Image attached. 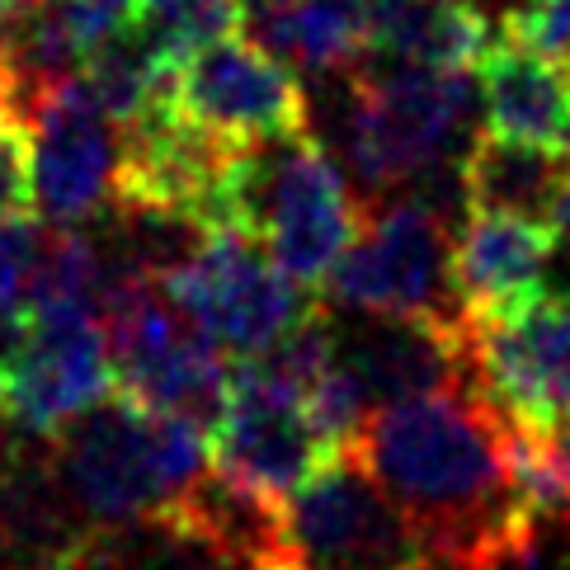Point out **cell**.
<instances>
[{
    "mask_svg": "<svg viewBox=\"0 0 570 570\" xmlns=\"http://www.w3.org/2000/svg\"><path fill=\"white\" fill-rule=\"evenodd\" d=\"M246 19V0H147L128 33L156 57L160 71H179L194 52L232 38Z\"/></svg>",
    "mask_w": 570,
    "mask_h": 570,
    "instance_id": "obj_19",
    "label": "cell"
},
{
    "mask_svg": "<svg viewBox=\"0 0 570 570\" xmlns=\"http://www.w3.org/2000/svg\"><path fill=\"white\" fill-rule=\"evenodd\" d=\"M33 208V137L19 124H0V222Z\"/></svg>",
    "mask_w": 570,
    "mask_h": 570,
    "instance_id": "obj_21",
    "label": "cell"
},
{
    "mask_svg": "<svg viewBox=\"0 0 570 570\" xmlns=\"http://www.w3.org/2000/svg\"><path fill=\"white\" fill-rule=\"evenodd\" d=\"M240 29L307 76H350L373 52L363 0H246Z\"/></svg>",
    "mask_w": 570,
    "mask_h": 570,
    "instance_id": "obj_17",
    "label": "cell"
},
{
    "mask_svg": "<svg viewBox=\"0 0 570 570\" xmlns=\"http://www.w3.org/2000/svg\"><path fill=\"white\" fill-rule=\"evenodd\" d=\"M213 472L269 504H283L302 481H312L335 448L321 439L307 405L236 373L232 401L213 424Z\"/></svg>",
    "mask_w": 570,
    "mask_h": 570,
    "instance_id": "obj_11",
    "label": "cell"
},
{
    "mask_svg": "<svg viewBox=\"0 0 570 570\" xmlns=\"http://www.w3.org/2000/svg\"><path fill=\"white\" fill-rule=\"evenodd\" d=\"M160 288L232 363L274 350L283 335L321 312L316 297H307V288L283 274L259 240L240 232H208L185 264L160 278Z\"/></svg>",
    "mask_w": 570,
    "mask_h": 570,
    "instance_id": "obj_6",
    "label": "cell"
},
{
    "mask_svg": "<svg viewBox=\"0 0 570 570\" xmlns=\"http://www.w3.org/2000/svg\"><path fill=\"white\" fill-rule=\"evenodd\" d=\"M458 185L466 198V213H495V217L542 222L547 227L561 189L570 185V156L476 132L462 147Z\"/></svg>",
    "mask_w": 570,
    "mask_h": 570,
    "instance_id": "obj_18",
    "label": "cell"
},
{
    "mask_svg": "<svg viewBox=\"0 0 570 570\" xmlns=\"http://www.w3.org/2000/svg\"><path fill=\"white\" fill-rule=\"evenodd\" d=\"M368 208L350 175L312 132L240 147L222 194V227L259 240L269 259L302 288H325L335 264L358 240Z\"/></svg>",
    "mask_w": 570,
    "mask_h": 570,
    "instance_id": "obj_2",
    "label": "cell"
},
{
    "mask_svg": "<svg viewBox=\"0 0 570 570\" xmlns=\"http://www.w3.org/2000/svg\"><path fill=\"white\" fill-rule=\"evenodd\" d=\"M114 392L118 377L99 316H43L24 368L14 377L6 415L24 434L57 439L67 424L90 415Z\"/></svg>",
    "mask_w": 570,
    "mask_h": 570,
    "instance_id": "obj_12",
    "label": "cell"
},
{
    "mask_svg": "<svg viewBox=\"0 0 570 570\" xmlns=\"http://www.w3.org/2000/svg\"><path fill=\"white\" fill-rule=\"evenodd\" d=\"M33 331H38L33 312L19 297L0 293V415H6V401L14 392V377H19V368H24V358L33 350Z\"/></svg>",
    "mask_w": 570,
    "mask_h": 570,
    "instance_id": "obj_22",
    "label": "cell"
},
{
    "mask_svg": "<svg viewBox=\"0 0 570 570\" xmlns=\"http://www.w3.org/2000/svg\"><path fill=\"white\" fill-rule=\"evenodd\" d=\"M552 269V232L542 222L466 213L453 240L458 293L472 316H504L547 297Z\"/></svg>",
    "mask_w": 570,
    "mask_h": 570,
    "instance_id": "obj_14",
    "label": "cell"
},
{
    "mask_svg": "<svg viewBox=\"0 0 570 570\" xmlns=\"http://www.w3.org/2000/svg\"><path fill=\"white\" fill-rule=\"evenodd\" d=\"M476 90L481 132L570 156V67L547 62L500 33L476 67Z\"/></svg>",
    "mask_w": 570,
    "mask_h": 570,
    "instance_id": "obj_15",
    "label": "cell"
},
{
    "mask_svg": "<svg viewBox=\"0 0 570 570\" xmlns=\"http://www.w3.org/2000/svg\"><path fill=\"white\" fill-rule=\"evenodd\" d=\"M344 453L411 519L430 570H547V528L514 481L509 424L472 392L373 411Z\"/></svg>",
    "mask_w": 570,
    "mask_h": 570,
    "instance_id": "obj_1",
    "label": "cell"
},
{
    "mask_svg": "<svg viewBox=\"0 0 570 570\" xmlns=\"http://www.w3.org/2000/svg\"><path fill=\"white\" fill-rule=\"evenodd\" d=\"M504 38L557 67H570V0H519V6H509Z\"/></svg>",
    "mask_w": 570,
    "mask_h": 570,
    "instance_id": "obj_20",
    "label": "cell"
},
{
    "mask_svg": "<svg viewBox=\"0 0 570 570\" xmlns=\"http://www.w3.org/2000/svg\"><path fill=\"white\" fill-rule=\"evenodd\" d=\"M33 137V213L57 232H86L114 208L124 137L90 99L86 80H67L29 118Z\"/></svg>",
    "mask_w": 570,
    "mask_h": 570,
    "instance_id": "obj_10",
    "label": "cell"
},
{
    "mask_svg": "<svg viewBox=\"0 0 570 570\" xmlns=\"http://www.w3.org/2000/svg\"><path fill=\"white\" fill-rule=\"evenodd\" d=\"M57 476L95 523H156L213 472L208 430L141 411L128 396L99 401L52 439Z\"/></svg>",
    "mask_w": 570,
    "mask_h": 570,
    "instance_id": "obj_3",
    "label": "cell"
},
{
    "mask_svg": "<svg viewBox=\"0 0 570 570\" xmlns=\"http://www.w3.org/2000/svg\"><path fill=\"white\" fill-rule=\"evenodd\" d=\"M368 48L392 67L466 71L495 48V29L476 0H363Z\"/></svg>",
    "mask_w": 570,
    "mask_h": 570,
    "instance_id": "obj_16",
    "label": "cell"
},
{
    "mask_svg": "<svg viewBox=\"0 0 570 570\" xmlns=\"http://www.w3.org/2000/svg\"><path fill=\"white\" fill-rule=\"evenodd\" d=\"M170 99L194 128L232 141V147L283 141L307 132L312 124V99L297 71L236 33L194 52L175 71Z\"/></svg>",
    "mask_w": 570,
    "mask_h": 570,
    "instance_id": "obj_9",
    "label": "cell"
},
{
    "mask_svg": "<svg viewBox=\"0 0 570 570\" xmlns=\"http://www.w3.org/2000/svg\"><path fill=\"white\" fill-rule=\"evenodd\" d=\"M547 232H552V269H547V297H570V185L561 189L552 217H547Z\"/></svg>",
    "mask_w": 570,
    "mask_h": 570,
    "instance_id": "obj_23",
    "label": "cell"
},
{
    "mask_svg": "<svg viewBox=\"0 0 570 570\" xmlns=\"http://www.w3.org/2000/svg\"><path fill=\"white\" fill-rule=\"evenodd\" d=\"M472 76L466 71H350L344 105V160L373 198L434 175L472 124Z\"/></svg>",
    "mask_w": 570,
    "mask_h": 570,
    "instance_id": "obj_5",
    "label": "cell"
},
{
    "mask_svg": "<svg viewBox=\"0 0 570 570\" xmlns=\"http://www.w3.org/2000/svg\"><path fill=\"white\" fill-rule=\"evenodd\" d=\"M453 240L439 203L405 194L368 213L358 240L325 278V297L363 321H420L466 331V302L453 274Z\"/></svg>",
    "mask_w": 570,
    "mask_h": 570,
    "instance_id": "obj_4",
    "label": "cell"
},
{
    "mask_svg": "<svg viewBox=\"0 0 570 570\" xmlns=\"http://www.w3.org/2000/svg\"><path fill=\"white\" fill-rule=\"evenodd\" d=\"M14 76H10V62L6 52H0V124H14Z\"/></svg>",
    "mask_w": 570,
    "mask_h": 570,
    "instance_id": "obj_25",
    "label": "cell"
},
{
    "mask_svg": "<svg viewBox=\"0 0 570 570\" xmlns=\"http://www.w3.org/2000/svg\"><path fill=\"white\" fill-rule=\"evenodd\" d=\"M466 392L514 430L570 420V297L466 321Z\"/></svg>",
    "mask_w": 570,
    "mask_h": 570,
    "instance_id": "obj_8",
    "label": "cell"
},
{
    "mask_svg": "<svg viewBox=\"0 0 570 570\" xmlns=\"http://www.w3.org/2000/svg\"><path fill=\"white\" fill-rule=\"evenodd\" d=\"M283 542L297 570H430L411 519L350 453L283 500Z\"/></svg>",
    "mask_w": 570,
    "mask_h": 570,
    "instance_id": "obj_7",
    "label": "cell"
},
{
    "mask_svg": "<svg viewBox=\"0 0 570 570\" xmlns=\"http://www.w3.org/2000/svg\"><path fill=\"white\" fill-rule=\"evenodd\" d=\"M466 331H439L420 321H363L340 340V358L350 363L368 415L386 405L466 392Z\"/></svg>",
    "mask_w": 570,
    "mask_h": 570,
    "instance_id": "obj_13",
    "label": "cell"
},
{
    "mask_svg": "<svg viewBox=\"0 0 570 570\" xmlns=\"http://www.w3.org/2000/svg\"><path fill=\"white\" fill-rule=\"evenodd\" d=\"M38 10V0H0V52L10 48V38L24 29V19Z\"/></svg>",
    "mask_w": 570,
    "mask_h": 570,
    "instance_id": "obj_24",
    "label": "cell"
},
{
    "mask_svg": "<svg viewBox=\"0 0 570 570\" xmlns=\"http://www.w3.org/2000/svg\"><path fill=\"white\" fill-rule=\"evenodd\" d=\"M566 453H570V424H566Z\"/></svg>",
    "mask_w": 570,
    "mask_h": 570,
    "instance_id": "obj_26",
    "label": "cell"
}]
</instances>
